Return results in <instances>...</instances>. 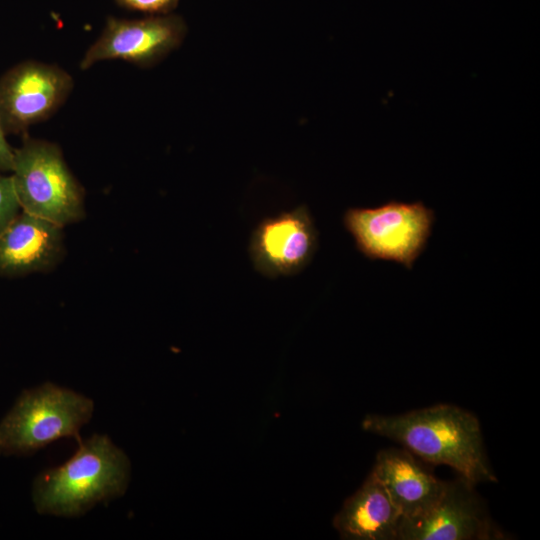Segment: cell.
I'll list each match as a JSON object with an SVG mask.
<instances>
[{
    "label": "cell",
    "mask_w": 540,
    "mask_h": 540,
    "mask_svg": "<svg viewBox=\"0 0 540 540\" xmlns=\"http://www.w3.org/2000/svg\"><path fill=\"white\" fill-rule=\"evenodd\" d=\"M21 211L11 175L0 172V232Z\"/></svg>",
    "instance_id": "4fadbf2b"
},
{
    "label": "cell",
    "mask_w": 540,
    "mask_h": 540,
    "mask_svg": "<svg viewBox=\"0 0 540 540\" xmlns=\"http://www.w3.org/2000/svg\"><path fill=\"white\" fill-rule=\"evenodd\" d=\"M362 427L429 463L452 467L474 484L497 481L484 452L480 423L460 407L439 404L399 415L370 414Z\"/></svg>",
    "instance_id": "6da1fadb"
},
{
    "label": "cell",
    "mask_w": 540,
    "mask_h": 540,
    "mask_svg": "<svg viewBox=\"0 0 540 540\" xmlns=\"http://www.w3.org/2000/svg\"><path fill=\"white\" fill-rule=\"evenodd\" d=\"M14 149L6 140V132L4 130L0 116V172H11L13 167Z\"/></svg>",
    "instance_id": "9a60e30c"
},
{
    "label": "cell",
    "mask_w": 540,
    "mask_h": 540,
    "mask_svg": "<svg viewBox=\"0 0 540 540\" xmlns=\"http://www.w3.org/2000/svg\"><path fill=\"white\" fill-rule=\"evenodd\" d=\"M93 411L91 398L54 383L24 390L0 421V455H31L58 439L79 438Z\"/></svg>",
    "instance_id": "3957f363"
},
{
    "label": "cell",
    "mask_w": 540,
    "mask_h": 540,
    "mask_svg": "<svg viewBox=\"0 0 540 540\" xmlns=\"http://www.w3.org/2000/svg\"><path fill=\"white\" fill-rule=\"evenodd\" d=\"M435 220L434 210L423 202L389 201L377 207L349 208L343 215V225L363 256L408 270L426 249Z\"/></svg>",
    "instance_id": "5b68a950"
},
{
    "label": "cell",
    "mask_w": 540,
    "mask_h": 540,
    "mask_svg": "<svg viewBox=\"0 0 540 540\" xmlns=\"http://www.w3.org/2000/svg\"><path fill=\"white\" fill-rule=\"evenodd\" d=\"M180 0H116V2L130 10L148 13L151 15L170 14Z\"/></svg>",
    "instance_id": "5bb4252c"
},
{
    "label": "cell",
    "mask_w": 540,
    "mask_h": 540,
    "mask_svg": "<svg viewBox=\"0 0 540 540\" xmlns=\"http://www.w3.org/2000/svg\"><path fill=\"white\" fill-rule=\"evenodd\" d=\"M22 211L61 227L85 216L84 191L53 142L25 137L11 170Z\"/></svg>",
    "instance_id": "277c9868"
},
{
    "label": "cell",
    "mask_w": 540,
    "mask_h": 540,
    "mask_svg": "<svg viewBox=\"0 0 540 540\" xmlns=\"http://www.w3.org/2000/svg\"><path fill=\"white\" fill-rule=\"evenodd\" d=\"M474 489L463 476L446 481L439 499L425 512L402 517L398 540L504 539Z\"/></svg>",
    "instance_id": "52a82bcc"
},
{
    "label": "cell",
    "mask_w": 540,
    "mask_h": 540,
    "mask_svg": "<svg viewBox=\"0 0 540 540\" xmlns=\"http://www.w3.org/2000/svg\"><path fill=\"white\" fill-rule=\"evenodd\" d=\"M63 229L21 210L0 232V276L16 278L54 269L65 255Z\"/></svg>",
    "instance_id": "30bf717a"
},
{
    "label": "cell",
    "mask_w": 540,
    "mask_h": 540,
    "mask_svg": "<svg viewBox=\"0 0 540 540\" xmlns=\"http://www.w3.org/2000/svg\"><path fill=\"white\" fill-rule=\"evenodd\" d=\"M318 231L307 206L265 217L254 229L249 255L257 271L269 278L294 275L312 260Z\"/></svg>",
    "instance_id": "9c48e42d"
},
{
    "label": "cell",
    "mask_w": 540,
    "mask_h": 540,
    "mask_svg": "<svg viewBox=\"0 0 540 540\" xmlns=\"http://www.w3.org/2000/svg\"><path fill=\"white\" fill-rule=\"evenodd\" d=\"M371 473L386 488L402 517L428 510L441 496L446 482L437 479L407 449L380 451Z\"/></svg>",
    "instance_id": "8fae6325"
},
{
    "label": "cell",
    "mask_w": 540,
    "mask_h": 540,
    "mask_svg": "<svg viewBox=\"0 0 540 540\" xmlns=\"http://www.w3.org/2000/svg\"><path fill=\"white\" fill-rule=\"evenodd\" d=\"M131 463L107 435L83 442L62 465L41 472L32 486L36 511L43 515L77 517L96 504L125 494Z\"/></svg>",
    "instance_id": "7a4b0ae2"
},
{
    "label": "cell",
    "mask_w": 540,
    "mask_h": 540,
    "mask_svg": "<svg viewBox=\"0 0 540 540\" xmlns=\"http://www.w3.org/2000/svg\"><path fill=\"white\" fill-rule=\"evenodd\" d=\"M185 33L184 20L171 13L143 19L109 17L100 36L86 50L80 69L106 60L152 66L176 49Z\"/></svg>",
    "instance_id": "ba28073f"
},
{
    "label": "cell",
    "mask_w": 540,
    "mask_h": 540,
    "mask_svg": "<svg viewBox=\"0 0 540 540\" xmlns=\"http://www.w3.org/2000/svg\"><path fill=\"white\" fill-rule=\"evenodd\" d=\"M71 75L63 68L38 61H24L0 78V116L7 133H26L50 117L68 98Z\"/></svg>",
    "instance_id": "8992f818"
},
{
    "label": "cell",
    "mask_w": 540,
    "mask_h": 540,
    "mask_svg": "<svg viewBox=\"0 0 540 540\" xmlns=\"http://www.w3.org/2000/svg\"><path fill=\"white\" fill-rule=\"evenodd\" d=\"M402 515L372 474L343 504L333 525L342 539L398 540Z\"/></svg>",
    "instance_id": "7c38bea8"
}]
</instances>
